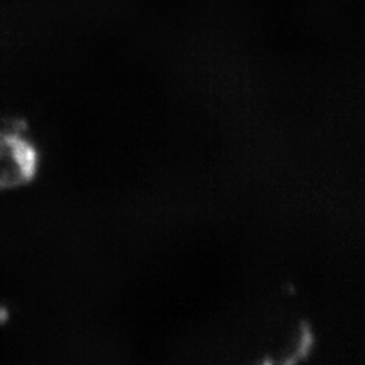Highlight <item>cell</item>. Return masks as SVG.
Wrapping results in <instances>:
<instances>
[{
    "label": "cell",
    "instance_id": "6da1fadb",
    "mask_svg": "<svg viewBox=\"0 0 365 365\" xmlns=\"http://www.w3.org/2000/svg\"><path fill=\"white\" fill-rule=\"evenodd\" d=\"M36 169V154L17 133L0 130V187L25 182Z\"/></svg>",
    "mask_w": 365,
    "mask_h": 365
}]
</instances>
